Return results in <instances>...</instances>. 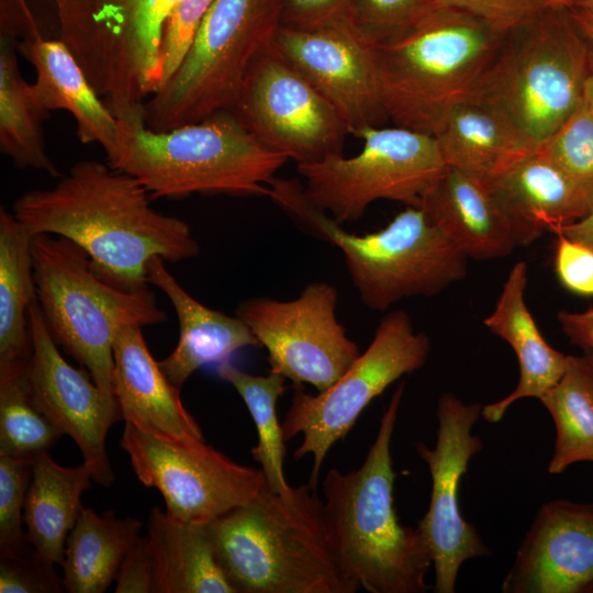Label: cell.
I'll return each mask as SVG.
<instances>
[{
  "instance_id": "obj_1",
  "label": "cell",
  "mask_w": 593,
  "mask_h": 593,
  "mask_svg": "<svg viewBox=\"0 0 593 593\" xmlns=\"http://www.w3.org/2000/svg\"><path fill=\"white\" fill-rule=\"evenodd\" d=\"M133 177L97 159L75 163L51 188L22 193L11 213L34 236H63L81 247L97 271L130 291L149 287L154 257L179 262L200 246L181 219L156 211Z\"/></svg>"
},
{
  "instance_id": "obj_2",
  "label": "cell",
  "mask_w": 593,
  "mask_h": 593,
  "mask_svg": "<svg viewBox=\"0 0 593 593\" xmlns=\"http://www.w3.org/2000/svg\"><path fill=\"white\" fill-rule=\"evenodd\" d=\"M404 392L394 390L377 437L362 465L343 473L331 469L322 482L324 522L344 575L370 593H424L433 564L428 541L417 527L399 522L391 439Z\"/></svg>"
},
{
  "instance_id": "obj_3",
  "label": "cell",
  "mask_w": 593,
  "mask_h": 593,
  "mask_svg": "<svg viewBox=\"0 0 593 593\" xmlns=\"http://www.w3.org/2000/svg\"><path fill=\"white\" fill-rule=\"evenodd\" d=\"M217 561L236 593H355L332 549L316 486L289 494L268 485L208 524Z\"/></svg>"
},
{
  "instance_id": "obj_4",
  "label": "cell",
  "mask_w": 593,
  "mask_h": 593,
  "mask_svg": "<svg viewBox=\"0 0 593 593\" xmlns=\"http://www.w3.org/2000/svg\"><path fill=\"white\" fill-rule=\"evenodd\" d=\"M118 121V146L108 164L136 179L152 199L268 195V184L288 160L232 110L166 132L146 126L143 108Z\"/></svg>"
},
{
  "instance_id": "obj_5",
  "label": "cell",
  "mask_w": 593,
  "mask_h": 593,
  "mask_svg": "<svg viewBox=\"0 0 593 593\" xmlns=\"http://www.w3.org/2000/svg\"><path fill=\"white\" fill-rule=\"evenodd\" d=\"M504 36L461 10L422 9L406 30L372 44L388 119L434 136L449 111L468 98Z\"/></svg>"
},
{
  "instance_id": "obj_6",
  "label": "cell",
  "mask_w": 593,
  "mask_h": 593,
  "mask_svg": "<svg viewBox=\"0 0 593 593\" xmlns=\"http://www.w3.org/2000/svg\"><path fill=\"white\" fill-rule=\"evenodd\" d=\"M591 49L569 9L546 8L502 38L466 100L537 148L582 103Z\"/></svg>"
},
{
  "instance_id": "obj_7",
  "label": "cell",
  "mask_w": 593,
  "mask_h": 593,
  "mask_svg": "<svg viewBox=\"0 0 593 593\" xmlns=\"http://www.w3.org/2000/svg\"><path fill=\"white\" fill-rule=\"evenodd\" d=\"M32 259L36 298L53 339L88 370L105 401L119 410L114 339L125 326L164 323L166 313L149 287L130 291L113 284L68 238L34 235Z\"/></svg>"
},
{
  "instance_id": "obj_8",
  "label": "cell",
  "mask_w": 593,
  "mask_h": 593,
  "mask_svg": "<svg viewBox=\"0 0 593 593\" xmlns=\"http://www.w3.org/2000/svg\"><path fill=\"white\" fill-rule=\"evenodd\" d=\"M268 197L342 250L351 281L371 310L385 311L406 298H430L467 276L468 257L421 206H406L383 228L357 235L314 208L296 180L275 178Z\"/></svg>"
},
{
  "instance_id": "obj_9",
  "label": "cell",
  "mask_w": 593,
  "mask_h": 593,
  "mask_svg": "<svg viewBox=\"0 0 593 593\" xmlns=\"http://www.w3.org/2000/svg\"><path fill=\"white\" fill-rule=\"evenodd\" d=\"M283 0H214L177 71L143 105L157 132L234 110L256 58L273 45Z\"/></svg>"
},
{
  "instance_id": "obj_10",
  "label": "cell",
  "mask_w": 593,
  "mask_h": 593,
  "mask_svg": "<svg viewBox=\"0 0 593 593\" xmlns=\"http://www.w3.org/2000/svg\"><path fill=\"white\" fill-rule=\"evenodd\" d=\"M356 136L363 142L357 155L296 166L305 199L339 224L359 220L378 200L421 206L448 168L433 135L395 125Z\"/></svg>"
},
{
  "instance_id": "obj_11",
  "label": "cell",
  "mask_w": 593,
  "mask_h": 593,
  "mask_svg": "<svg viewBox=\"0 0 593 593\" xmlns=\"http://www.w3.org/2000/svg\"><path fill=\"white\" fill-rule=\"evenodd\" d=\"M429 353L428 336L415 329L406 312L396 310L381 318L368 348L331 387L310 394L296 385L282 432L286 441L302 434L292 456H313L310 484L316 486L327 452L370 402L402 376L421 369Z\"/></svg>"
},
{
  "instance_id": "obj_12",
  "label": "cell",
  "mask_w": 593,
  "mask_h": 593,
  "mask_svg": "<svg viewBox=\"0 0 593 593\" xmlns=\"http://www.w3.org/2000/svg\"><path fill=\"white\" fill-rule=\"evenodd\" d=\"M61 40L99 90L142 93L163 78L160 42L177 0H54Z\"/></svg>"
},
{
  "instance_id": "obj_13",
  "label": "cell",
  "mask_w": 593,
  "mask_h": 593,
  "mask_svg": "<svg viewBox=\"0 0 593 593\" xmlns=\"http://www.w3.org/2000/svg\"><path fill=\"white\" fill-rule=\"evenodd\" d=\"M120 446L137 479L160 492L166 514L178 521L210 523L267 484L260 469L233 461L204 440L160 437L125 422Z\"/></svg>"
},
{
  "instance_id": "obj_14",
  "label": "cell",
  "mask_w": 593,
  "mask_h": 593,
  "mask_svg": "<svg viewBox=\"0 0 593 593\" xmlns=\"http://www.w3.org/2000/svg\"><path fill=\"white\" fill-rule=\"evenodd\" d=\"M233 111L296 166L342 155L350 134L333 103L273 45L253 63Z\"/></svg>"
},
{
  "instance_id": "obj_15",
  "label": "cell",
  "mask_w": 593,
  "mask_h": 593,
  "mask_svg": "<svg viewBox=\"0 0 593 593\" xmlns=\"http://www.w3.org/2000/svg\"><path fill=\"white\" fill-rule=\"evenodd\" d=\"M338 293L322 281L304 287L298 298L265 296L243 301L236 315L268 353L269 372L323 391L336 382L360 355L336 318Z\"/></svg>"
},
{
  "instance_id": "obj_16",
  "label": "cell",
  "mask_w": 593,
  "mask_h": 593,
  "mask_svg": "<svg viewBox=\"0 0 593 593\" xmlns=\"http://www.w3.org/2000/svg\"><path fill=\"white\" fill-rule=\"evenodd\" d=\"M483 405L465 403L452 393H444L437 403V439L430 449L416 444L418 456L432 478L429 506L417 526L424 533L433 557L436 593H454L461 564L490 555L475 527L460 513L458 492L470 459L483 448L471 429Z\"/></svg>"
},
{
  "instance_id": "obj_17",
  "label": "cell",
  "mask_w": 593,
  "mask_h": 593,
  "mask_svg": "<svg viewBox=\"0 0 593 593\" xmlns=\"http://www.w3.org/2000/svg\"><path fill=\"white\" fill-rule=\"evenodd\" d=\"M32 353L26 368V387L33 404L63 434L77 444L92 471L93 480L104 486L114 473L105 451L110 427L121 418L87 369L71 366L53 339L37 298L29 309Z\"/></svg>"
},
{
  "instance_id": "obj_18",
  "label": "cell",
  "mask_w": 593,
  "mask_h": 593,
  "mask_svg": "<svg viewBox=\"0 0 593 593\" xmlns=\"http://www.w3.org/2000/svg\"><path fill=\"white\" fill-rule=\"evenodd\" d=\"M273 46L337 109L349 128L380 126L382 107L372 57V43L345 18L312 29L282 25Z\"/></svg>"
},
{
  "instance_id": "obj_19",
  "label": "cell",
  "mask_w": 593,
  "mask_h": 593,
  "mask_svg": "<svg viewBox=\"0 0 593 593\" xmlns=\"http://www.w3.org/2000/svg\"><path fill=\"white\" fill-rule=\"evenodd\" d=\"M593 582V505L545 503L504 578V593H584Z\"/></svg>"
},
{
  "instance_id": "obj_20",
  "label": "cell",
  "mask_w": 593,
  "mask_h": 593,
  "mask_svg": "<svg viewBox=\"0 0 593 593\" xmlns=\"http://www.w3.org/2000/svg\"><path fill=\"white\" fill-rule=\"evenodd\" d=\"M114 396L121 418L171 439L204 440L179 390L150 355L139 326L123 327L113 345Z\"/></svg>"
},
{
  "instance_id": "obj_21",
  "label": "cell",
  "mask_w": 593,
  "mask_h": 593,
  "mask_svg": "<svg viewBox=\"0 0 593 593\" xmlns=\"http://www.w3.org/2000/svg\"><path fill=\"white\" fill-rule=\"evenodd\" d=\"M421 208L468 259L503 258L519 247L515 226L485 179L448 167Z\"/></svg>"
},
{
  "instance_id": "obj_22",
  "label": "cell",
  "mask_w": 593,
  "mask_h": 593,
  "mask_svg": "<svg viewBox=\"0 0 593 593\" xmlns=\"http://www.w3.org/2000/svg\"><path fill=\"white\" fill-rule=\"evenodd\" d=\"M527 264L516 262L503 283L493 311L483 321L492 334L512 347L519 367L515 389L503 399L483 405L481 416L488 423L500 422L508 407L518 400H539L567 369L569 355L547 343L527 306Z\"/></svg>"
},
{
  "instance_id": "obj_23",
  "label": "cell",
  "mask_w": 593,
  "mask_h": 593,
  "mask_svg": "<svg viewBox=\"0 0 593 593\" xmlns=\"http://www.w3.org/2000/svg\"><path fill=\"white\" fill-rule=\"evenodd\" d=\"M18 52L35 69L31 92L45 113L65 110L76 121L82 144L100 145L111 157L118 146L119 121L97 93L81 66L61 40L43 36L18 41Z\"/></svg>"
},
{
  "instance_id": "obj_24",
  "label": "cell",
  "mask_w": 593,
  "mask_h": 593,
  "mask_svg": "<svg viewBox=\"0 0 593 593\" xmlns=\"http://www.w3.org/2000/svg\"><path fill=\"white\" fill-rule=\"evenodd\" d=\"M146 279L167 295L176 311L179 339L174 351L158 363L178 389L198 369L228 361L236 351L259 345L240 317L212 310L192 298L167 270L163 258L148 261Z\"/></svg>"
},
{
  "instance_id": "obj_25",
  "label": "cell",
  "mask_w": 593,
  "mask_h": 593,
  "mask_svg": "<svg viewBox=\"0 0 593 593\" xmlns=\"http://www.w3.org/2000/svg\"><path fill=\"white\" fill-rule=\"evenodd\" d=\"M517 234L527 246L545 232L584 217L591 205L572 181L537 148L491 180Z\"/></svg>"
},
{
  "instance_id": "obj_26",
  "label": "cell",
  "mask_w": 593,
  "mask_h": 593,
  "mask_svg": "<svg viewBox=\"0 0 593 593\" xmlns=\"http://www.w3.org/2000/svg\"><path fill=\"white\" fill-rule=\"evenodd\" d=\"M209 523L175 519L154 507L147 542L154 564V593H236L214 551Z\"/></svg>"
},
{
  "instance_id": "obj_27",
  "label": "cell",
  "mask_w": 593,
  "mask_h": 593,
  "mask_svg": "<svg viewBox=\"0 0 593 593\" xmlns=\"http://www.w3.org/2000/svg\"><path fill=\"white\" fill-rule=\"evenodd\" d=\"M91 480L86 462L63 467L48 451L34 458L23 518L30 545L45 560L63 564L68 535L83 510L81 495Z\"/></svg>"
},
{
  "instance_id": "obj_28",
  "label": "cell",
  "mask_w": 593,
  "mask_h": 593,
  "mask_svg": "<svg viewBox=\"0 0 593 593\" xmlns=\"http://www.w3.org/2000/svg\"><path fill=\"white\" fill-rule=\"evenodd\" d=\"M434 136L448 167L488 181L536 149L501 115L470 100L456 104Z\"/></svg>"
},
{
  "instance_id": "obj_29",
  "label": "cell",
  "mask_w": 593,
  "mask_h": 593,
  "mask_svg": "<svg viewBox=\"0 0 593 593\" xmlns=\"http://www.w3.org/2000/svg\"><path fill=\"white\" fill-rule=\"evenodd\" d=\"M33 235L9 211L0 210V371L25 368L32 346L29 309L36 298Z\"/></svg>"
},
{
  "instance_id": "obj_30",
  "label": "cell",
  "mask_w": 593,
  "mask_h": 593,
  "mask_svg": "<svg viewBox=\"0 0 593 593\" xmlns=\"http://www.w3.org/2000/svg\"><path fill=\"white\" fill-rule=\"evenodd\" d=\"M142 522L119 518L114 511L102 516L83 508L65 548L63 583L70 593H102L116 580L120 567L139 540Z\"/></svg>"
},
{
  "instance_id": "obj_31",
  "label": "cell",
  "mask_w": 593,
  "mask_h": 593,
  "mask_svg": "<svg viewBox=\"0 0 593 593\" xmlns=\"http://www.w3.org/2000/svg\"><path fill=\"white\" fill-rule=\"evenodd\" d=\"M18 41H0V150L20 169L42 170L52 177L58 170L46 150L43 120L47 113L35 103L31 83L20 72Z\"/></svg>"
},
{
  "instance_id": "obj_32",
  "label": "cell",
  "mask_w": 593,
  "mask_h": 593,
  "mask_svg": "<svg viewBox=\"0 0 593 593\" xmlns=\"http://www.w3.org/2000/svg\"><path fill=\"white\" fill-rule=\"evenodd\" d=\"M539 401L557 430L548 472L560 474L575 462L593 461V363L589 357L569 356L564 373Z\"/></svg>"
},
{
  "instance_id": "obj_33",
  "label": "cell",
  "mask_w": 593,
  "mask_h": 593,
  "mask_svg": "<svg viewBox=\"0 0 593 593\" xmlns=\"http://www.w3.org/2000/svg\"><path fill=\"white\" fill-rule=\"evenodd\" d=\"M216 373L237 391L254 419L258 441L250 454L260 465L268 488L278 494H289L292 486L283 472L286 440L282 424L277 417L278 400L286 391V378L273 372L267 376L250 374L231 360L216 365Z\"/></svg>"
},
{
  "instance_id": "obj_34",
  "label": "cell",
  "mask_w": 593,
  "mask_h": 593,
  "mask_svg": "<svg viewBox=\"0 0 593 593\" xmlns=\"http://www.w3.org/2000/svg\"><path fill=\"white\" fill-rule=\"evenodd\" d=\"M26 368L0 372V455L34 459L63 434L33 404Z\"/></svg>"
},
{
  "instance_id": "obj_35",
  "label": "cell",
  "mask_w": 593,
  "mask_h": 593,
  "mask_svg": "<svg viewBox=\"0 0 593 593\" xmlns=\"http://www.w3.org/2000/svg\"><path fill=\"white\" fill-rule=\"evenodd\" d=\"M537 149L580 190L593 209V115L585 103Z\"/></svg>"
},
{
  "instance_id": "obj_36",
  "label": "cell",
  "mask_w": 593,
  "mask_h": 593,
  "mask_svg": "<svg viewBox=\"0 0 593 593\" xmlns=\"http://www.w3.org/2000/svg\"><path fill=\"white\" fill-rule=\"evenodd\" d=\"M33 461L0 455V553L16 552L30 546L22 525Z\"/></svg>"
},
{
  "instance_id": "obj_37",
  "label": "cell",
  "mask_w": 593,
  "mask_h": 593,
  "mask_svg": "<svg viewBox=\"0 0 593 593\" xmlns=\"http://www.w3.org/2000/svg\"><path fill=\"white\" fill-rule=\"evenodd\" d=\"M213 1L177 0L172 5L165 20L160 42L161 86L183 63Z\"/></svg>"
},
{
  "instance_id": "obj_38",
  "label": "cell",
  "mask_w": 593,
  "mask_h": 593,
  "mask_svg": "<svg viewBox=\"0 0 593 593\" xmlns=\"http://www.w3.org/2000/svg\"><path fill=\"white\" fill-rule=\"evenodd\" d=\"M422 10V0H351L350 18L372 44L406 30Z\"/></svg>"
},
{
  "instance_id": "obj_39",
  "label": "cell",
  "mask_w": 593,
  "mask_h": 593,
  "mask_svg": "<svg viewBox=\"0 0 593 593\" xmlns=\"http://www.w3.org/2000/svg\"><path fill=\"white\" fill-rule=\"evenodd\" d=\"M64 588L54 563L27 548L0 553V593H56Z\"/></svg>"
},
{
  "instance_id": "obj_40",
  "label": "cell",
  "mask_w": 593,
  "mask_h": 593,
  "mask_svg": "<svg viewBox=\"0 0 593 593\" xmlns=\"http://www.w3.org/2000/svg\"><path fill=\"white\" fill-rule=\"evenodd\" d=\"M454 8L465 11L506 35L546 9L542 0H422V9Z\"/></svg>"
},
{
  "instance_id": "obj_41",
  "label": "cell",
  "mask_w": 593,
  "mask_h": 593,
  "mask_svg": "<svg viewBox=\"0 0 593 593\" xmlns=\"http://www.w3.org/2000/svg\"><path fill=\"white\" fill-rule=\"evenodd\" d=\"M553 267L561 286L581 296H593V249L557 234Z\"/></svg>"
},
{
  "instance_id": "obj_42",
  "label": "cell",
  "mask_w": 593,
  "mask_h": 593,
  "mask_svg": "<svg viewBox=\"0 0 593 593\" xmlns=\"http://www.w3.org/2000/svg\"><path fill=\"white\" fill-rule=\"evenodd\" d=\"M351 0H283L282 25L317 27L350 18Z\"/></svg>"
},
{
  "instance_id": "obj_43",
  "label": "cell",
  "mask_w": 593,
  "mask_h": 593,
  "mask_svg": "<svg viewBox=\"0 0 593 593\" xmlns=\"http://www.w3.org/2000/svg\"><path fill=\"white\" fill-rule=\"evenodd\" d=\"M115 582L116 593H150L154 591V564L147 538L141 537L127 552Z\"/></svg>"
},
{
  "instance_id": "obj_44",
  "label": "cell",
  "mask_w": 593,
  "mask_h": 593,
  "mask_svg": "<svg viewBox=\"0 0 593 593\" xmlns=\"http://www.w3.org/2000/svg\"><path fill=\"white\" fill-rule=\"evenodd\" d=\"M1 35L33 40L42 36L25 0H1ZM18 41V40H16Z\"/></svg>"
},
{
  "instance_id": "obj_45",
  "label": "cell",
  "mask_w": 593,
  "mask_h": 593,
  "mask_svg": "<svg viewBox=\"0 0 593 593\" xmlns=\"http://www.w3.org/2000/svg\"><path fill=\"white\" fill-rule=\"evenodd\" d=\"M557 318L570 343L593 355V307L580 312L562 310Z\"/></svg>"
},
{
  "instance_id": "obj_46",
  "label": "cell",
  "mask_w": 593,
  "mask_h": 593,
  "mask_svg": "<svg viewBox=\"0 0 593 593\" xmlns=\"http://www.w3.org/2000/svg\"><path fill=\"white\" fill-rule=\"evenodd\" d=\"M555 234H562L593 249V209L581 220L561 227Z\"/></svg>"
},
{
  "instance_id": "obj_47",
  "label": "cell",
  "mask_w": 593,
  "mask_h": 593,
  "mask_svg": "<svg viewBox=\"0 0 593 593\" xmlns=\"http://www.w3.org/2000/svg\"><path fill=\"white\" fill-rule=\"evenodd\" d=\"M569 10L578 27L593 45V15L574 8H569Z\"/></svg>"
},
{
  "instance_id": "obj_48",
  "label": "cell",
  "mask_w": 593,
  "mask_h": 593,
  "mask_svg": "<svg viewBox=\"0 0 593 593\" xmlns=\"http://www.w3.org/2000/svg\"><path fill=\"white\" fill-rule=\"evenodd\" d=\"M583 102L593 115V45L590 54L588 76L584 83Z\"/></svg>"
},
{
  "instance_id": "obj_49",
  "label": "cell",
  "mask_w": 593,
  "mask_h": 593,
  "mask_svg": "<svg viewBox=\"0 0 593 593\" xmlns=\"http://www.w3.org/2000/svg\"><path fill=\"white\" fill-rule=\"evenodd\" d=\"M546 8L549 9H569L573 0H542Z\"/></svg>"
},
{
  "instance_id": "obj_50",
  "label": "cell",
  "mask_w": 593,
  "mask_h": 593,
  "mask_svg": "<svg viewBox=\"0 0 593 593\" xmlns=\"http://www.w3.org/2000/svg\"><path fill=\"white\" fill-rule=\"evenodd\" d=\"M571 8L589 12L593 15V0H573Z\"/></svg>"
},
{
  "instance_id": "obj_51",
  "label": "cell",
  "mask_w": 593,
  "mask_h": 593,
  "mask_svg": "<svg viewBox=\"0 0 593 593\" xmlns=\"http://www.w3.org/2000/svg\"><path fill=\"white\" fill-rule=\"evenodd\" d=\"M584 593H593V582L585 589Z\"/></svg>"
},
{
  "instance_id": "obj_52",
  "label": "cell",
  "mask_w": 593,
  "mask_h": 593,
  "mask_svg": "<svg viewBox=\"0 0 593 593\" xmlns=\"http://www.w3.org/2000/svg\"><path fill=\"white\" fill-rule=\"evenodd\" d=\"M584 354L589 357V359H590L591 362L593 363V355H592V354H589V353H584Z\"/></svg>"
}]
</instances>
